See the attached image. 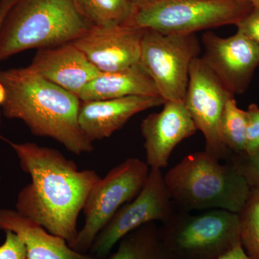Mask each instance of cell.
<instances>
[{
	"label": "cell",
	"instance_id": "obj_25",
	"mask_svg": "<svg viewBox=\"0 0 259 259\" xmlns=\"http://www.w3.org/2000/svg\"><path fill=\"white\" fill-rule=\"evenodd\" d=\"M237 31L253 40L259 47V8L253 6L249 13L236 24Z\"/></svg>",
	"mask_w": 259,
	"mask_h": 259
},
{
	"label": "cell",
	"instance_id": "obj_6",
	"mask_svg": "<svg viewBox=\"0 0 259 259\" xmlns=\"http://www.w3.org/2000/svg\"><path fill=\"white\" fill-rule=\"evenodd\" d=\"M253 8L248 0H158L137 8L128 24L164 35H188L236 25Z\"/></svg>",
	"mask_w": 259,
	"mask_h": 259
},
{
	"label": "cell",
	"instance_id": "obj_3",
	"mask_svg": "<svg viewBox=\"0 0 259 259\" xmlns=\"http://www.w3.org/2000/svg\"><path fill=\"white\" fill-rule=\"evenodd\" d=\"M165 184L177 210L221 209L239 213L251 188L231 162L221 163L204 151L191 153L168 170Z\"/></svg>",
	"mask_w": 259,
	"mask_h": 259
},
{
	"label": "cell",
	"instance_id": "obj_5",
	"mask_svg": "<svg viewBox=\"0 0 259 259\" xmlns=\"http://www.w3.org/2000/svg\"><path fill=\"white\" fill-rule=\"evenodd\" d=\"M166 259H215L241 243L238 213L226 209L177 210L159 228Z\"/></svg>",
	"mask_w": 259,
	"mask_h": 259
},
{
	"label": "cell",
	"instance_id": "obj_24",
	"mask_svg": "<svg viewBox=\"0 0 259 259\" xmlns=\"http://www.w3.org/2000/svg\"><path fill=\"white\" fill-rule=\"evenodd\" d=\"M5 241L0 245V259H27L26 248L18 235L5 231Z\"/></svg>",
	"mask_w": 259,
	"mask_h": 259
},
{
	"label": "cell",
	"instance_id": "obj_9",
	"mask_svg": "<svg viewBox=\"0 0 259 259\" xmlns=\"http://www.w3.org/2000/svg\"><path fill=\"white\" fill-rule=\"evenodd\" d=\"M177 209L172 202L161 169L150 168L142 190L124 204L102 228L94 241L90 253L105 259L126 235L149 223L166 222Z\"/></svg>",
	"mask_w": 259,
	"mask_h": 259
},
{
	"label": "cell",
	"instance_id": "obj_2",
	"mask_svg": "<svg viewBox=\"0 0 259 259\" xmlns=\"http://www.w3.org/2000/svg\"><path fill=\"white\" fill-rule=\"evenodd\" d=\"M81 100L30 68L0 71V107L9 119L23 121L35 136L49 138L76 156L94 146L80 128Z\"/></svg>",
	"mask_w": 259,
	"mask_h": 259
},
{
	"label": "cell",
	"instance_id": "obj_23",
	"mask_svg": "<svg viewBox=\"0 0 259 259\" xmlns=\"http://www.w3.org/2000/svg\"><path fill=\"white\" fill-rule=\"evenodd\" d=\"M247 114L246 147L245 154H251L259 148V107L248 106Z\"/></svg>",
	"mask_w": 259,
	"mask_h": 259
},
{
	"label": "cell",
	"instance_id": "obj_30",
	"mask_svg": "<svg viewBox=\"0 0 259 259\" xmlns=\"http://www.w3.org/2000/svg\"><path fill=\"white\" fill-rule=\"evenodd\" d=\"M0 1H1V0H0Z\"/></svg>",
	"mask_w": 259,
	"mask_h": 259
},
{
	"label": "cell",
	"instance_id": "obj_15",
	"mask_svg": "<svg viewBox=\"0 0 259 259\" xmlns=\"http://www.w3.org/2000/svg\"><path fill=\"white\" fill-rule=\"evenodd\" d=\"M28 67L77 97L84 86L102 73L72 42L39 49Z\"/></svg>",
	"mask_w": 259,
	"mask_h": 259
},
{
	"label": "cell",
	"instance_id": "obj_16",
	"mask_svg": "<svg viewBox=\"0 0 259 259\" xmlns=\"http://www.w3.org/2000/svg\"><path fill=\"white\" fill-rule=\"evenodd\" d=\"M0 230L20 237L26 248L27 259H102L76 251L64 238L51 234L17 210L0 209Z\"/></svg>",
	"mask_w": 259,
	"mask_h": 259
},
{
	"label": "cell",
	"instance_id": "obj_4",
	"mask_svg": "<svg viewBox=\"0 0 259 259\" xmlns=\"http://www.w3.org/2000/svg\"><path fill=\"white\" fill-rule=\"evenodd\" d=\"M91 26L74 0H17L0 28V61L74 41Z\"/></svg>",
	"mask_w": 259,
	"mask_h": 259
},
{
	"label": "cell",
	"instance_id": "obj_22",
	"mask_svg": "<svg viewBox=\"0 0 259 259\" xmlns=\"http://www.w3.org/2000/svg\"><path fill=\"white\" fill-rule=\"evenodd\" d=\"M231 162L244 176L251 190H259V148L251 154H231Z\"/></svg>",
	"mask_w": 259,
	"mask_h": 259
},
{
	"label": "cell",
	"instance_id": "obj_7",
	"mask_svg": "<svg viewBox=\"0 0 259 259\" xmlns=\"http://www.w3.org/2000/svg\"><path fill=\"white\" fill-rule=\"evenodd\" d=\"M149 171L146 162L128 158L100 178L87 198L82 211L84 223L70 247L79 253L90 251L102 228L142 190Z\"/></svg>",
	"mask_w": 259,
	"mask_h": 259
},
{
	"label": "cell",
	"instance_id": "obj_26",
	"mask_svg": "<svg viewBox=\"0 0 259 259\" xmlns=\"http://www.w3.org/2000/svg\"><path fill=\"white\" fill-rule=\"evenodd\" d=\"M215 259H251L245 253L241 244Z\"/></svg>",
	"mask_w": 259,
	"mask_h": 259
},
{
	"label": "cell",
	"instance_id": "obj_14",
	"mask_svg": "<svg viewBox=\"0 0 259 259\" xmlns=\"http://www.w3.org/2000/svg\"><path fill=\"white\" fill-rule=\"evenodd\" d=\"M164 102L160 96H129L81 101L78 121L83 134L93 144L110 138L136 114L163 105Z\"/></svg>",
	"mask_w": 259,
	"mask_h": 259
},
{
	"label": "cell",
	"instance_id": "obj_1",
	"mask_svg": "<svg viewBox=\"0 0 259 259\" xmlns=\"http://www.w3.org/2000/svg\"><path fill=\"white\" fill-rule=\"evenodd\" d=\"M31 182L19 192L16 210L54 236L74 243L77 221L90 191L101 177L94 170H79L76 163L54 148L35 143L8 141Z\"/></svg>",
	"mask_w": 259,
	"mask_h": 259
},
{
	"label": "cell",
	"instance_id": "obj_13",
	"mask_svg": "<svg viewBox=\"0 0 259 259\" xmlns=\"http://www.w3.org/2000/svg\"><path fill=\"white\" fill-rule=\"evenodd\" d=\"M160 112L147 116L141 122L146 163L150 168L163 169L177 145L197 133L184 102H165Z\"/></svg>",
	"mask_w": 259,
	"mask_h": 259
},
{
	"label": "cell",
	"instance_id": "obj_21",
	"mask_svg": "<svg viewBox=\"0 0 259 259\" xmlns=\"http://www.w3.org/2000/svg\"><path fill=\"white\" fill-rule=\"evenodd\" d=\"M241 243L251 259H259V190L253 189L241 212Z\"/></svg>",
	"mask_w": 259,
	"mask_h": 259
},
{
	"label": "cell",
	"instance_id": "obj_27",
	"mask_svg": "<svg viewBox=\"0 0 259 259\" xmlns=\"http://www.w3.org/2000/svg\"><path fill=\"white\" fill-rule=\"evenodd\" d=\"M16 2L17 0H1L0 1V28L8 12ZM0 124H1V117H0Z\"/></svg>",
	"mask_w": 259,
	"mask_h": 259
},
{
	"label": "cell",
	"instance_id": "obj_28",
	"mask_svg": "<svg viewBox=\"0 0 259 259\" xmlns=\"http://www.w3.org/2000/svg\"><path fill=\"white\" fill-rule=\"evenodd\" d=\"M128 1L131 2V3H133L134 5H136L137 8H140V7L151 4V3L157 2L158 0H128Z\"/></svg>",
	"mask_w": 259,
	"mask_h": 259
},
{
	"label": "cell",
	"instance_id": "obj_20",
	"mask_svg": "<svg viewBox=\"0 0 259 259\" xmlns=\"http://www.w3.org/2000/svg\"><path fill=\"white\" fill-rule=\"evenodd\" d=\"M246 131V111L240 109L232 97L226 102L219 125L220 137L231 154H245Z\"/></svg>",
	"mask_w": 259,
	"mask_h": 259
},
{
	"label": "cell",
	"instance_id": "obj_18",
	"mask_svg": "<svg viewBox=\"0 0 259 259\" xmlns=\"http://www.w3.org/2000/svg\"><path fill=\"white\" fill-rule=\"evenodd\" d=\"M105 259H166L159 228L149 223L136 228L119 241L115 253Z\"/></svg>",
	"mask_w": 259,
	"mask_h": 259
},
{
	"label": "cell",
	"instance_id": "obj_10",
	"mask_svg": "<svg viewBox=\"0 0 259 259\" xmlns=\"http://www.w3.org/2000/svg\"><path fill=\"white\" fill-rule=\"evenodd\" d=\"M232 97L234 95L227 90L202 57L192 61L184 104L197 131L204 135L206 152L226 161L231 153L221 141L219 125L226 102Z\"/></svg>",
	"mask_w": 259,
	"mask_h": 259
},
{
	"label": "cell",
	"instance_id": "obj_11",
	"mask_svg": "<svg viewBox=\"0 0 259 259\" xmlns=\"http://www.w3.org/2000/svg\"><path fill=\"white\" fill-rule=\"evenodd\" d=\"M202 59L232 95H241L249 86L259 65V47L237 31L233 36H218L207 32L202 36Z\"/></svg>",
	"mask_w": 259,
	"mask_h": 259
},
{
	"label": "cell",
	"instance_id": "obj_12",
	"mask_svg": "<svg viewBox=\"0 0 259 259\" xmlns=\"http://www.w3.org/2000/svg\"><path fill=\"white\" fill-rule=\"evenodd\" d=\"M144 32L130 24L91 26L72 42L101 72H115L140 62Z\"/></svg>",
	"mask_w": 259,
	"mask_h": 259
},
{
	"label": "cell",
	"instance_id": "obj_17",
	"mask_svg": "<svg viewBox=\"0 0 259 259\" xmlns=\"http://www.w3.org/2000/svg\"><path fill=\"white\" fill-rule=\"evenodd\" d=\"M129 96H160L153 80L140 63L121 71L102 72L78 95L82 102Z\"/></svg>",
	"mask_w": 259,
	"mask_h": 259
},
{
	"label": "cell",
	"instance_id": "obj_8",
	"mask_svg": "<svg viewBox=\"0 0 259 259\" xmlns=\"http://www.w3.org/2000/svg\"><path fill=\"white\" fill-rule=\"evenodd\" d=\"M199 54L195 34L164 35L144 29L139 63L165 102H184L191 64Z\"/></svg>",
	"mask_w": 259,
	"mask_h": 259
},
{
	"label": "cell",
	"instance_id": "obj_19",
	"mask_svg": "<svg viewBox=\"0 0 259 259\" xmlns=\"http://www.w3.org/2000/svg\"><path fill=\"white\" fill-rule=\"evenodd\" d=\"M74 3L92 26L128 24L137 10L128 0H74Z\"/></svg>",
	"mask_w": 259,
	"mask_h": 259
},
{
	"label": "cell",
	"instance_id": "obj_29",
	"mask_svg": "<svg viewBox=\"0 0 259 259\" xmlns=\"http://www.w3.org/2000/svg\"><path fill=\"white\" fill-rule=\"evenodd\" d=\"M253 6L258 7L259 8V0H248Z\"/></svg>",
	"mask_w": 259,
	"mask_h": 259
}]
</instances>
